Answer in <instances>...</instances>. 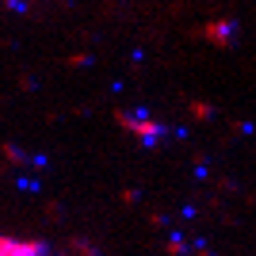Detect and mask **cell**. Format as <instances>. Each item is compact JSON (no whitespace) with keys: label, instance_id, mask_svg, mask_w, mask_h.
I'll list each match as a JSON object with an SVG mask.
<instances>
[{"label":"cell","instance_id":"1","mask_svg":"<svg viewBox=\"0 0 256 256\" xmlns=\"http://www.w3.org/2000/svg\"><path fill=\"white\" fill-rule=\"evenodd\" d=\"M0 256H50L38 241H23V237L0 234Z\"/></svg>","mask_w":256,"mask_h":256}]
</instances>
